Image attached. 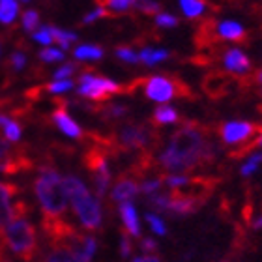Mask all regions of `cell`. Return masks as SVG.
I'll use <instances>...</instances> for the list:
<instances>
[{"mask_svg":"<svg viewBox=\"0 0 262 262\" xmlns=\"http://www.w3.org/2000/svg\"><path fill=\"white\" fill-rule=\"evenodd\" d=\"M107 15V10H105L103 6H99V8H96L94 11H90L88 15H84V19H82V23L86 25V23H94L96 19H99V17H105Z\"/></svg>","mask_w":262,"mask_h":262,"instance_id":"obj_36","label":"cell"},{"mask_svg":"<svg viewBox=\"0 0 262 262\" xmlns=\"http://www.w3.org/2000/svg\"><path fill=\"white\" fill-rule=\"evenodd\" d=\"M180 120V115L176 113V109L169 107V105H161L154 111L152 122L156 126H165V124H174V122Z\"/></svg>","mask_w":262,"mask_h":262,"instance_id":"obj_17","label":"cell"},{"mask_svg":"<svg viewBox=\"0 0 262 262\" xmlns=\"http://www.w3.org/2000/svg\"><path fill=\"white\" fill-rule=\"evenodd\" d=\"M101 6L107 10V13H122V11L131 10L135 6V2H131V0H109V2H103Z\"/></svg>","mask_w":262,"mask_h":262,"instance_id":"obj_23","label":"cell"},{"mask_svg":"<svg viewBox=\"0 0 262 262\" xmlns=\"http://www.w3.org/2000/svg\"><path fill=\"white\" fill-rule=\"evenodd\" d=\"M131 262H161V260H159L158 255H144V257H139Z\"/></svg>","mask_w":262,"mask_h":262,"instance_id":"obj_40","label":"cell"},{"mask_svg":"<svg viewBox=\"0 0 262 262\" xmlns=\"http://www.w3.org/2000/svg\"><path fill=\"white\" fill-rule=\"evenodd\" d=\"M120 90H122L120 84H116L115 81H111L107 77L94 75L92 71L82 73L81 79H79V86H77V94L81 98L94 99V101L109 99L111 96L118 94Z\"/></svg>","mask_w":262,"mask_h":262,"instance_id":"obj_6","label":"cell"},{"mask_svg":"<svg viewBox=\"0 0 262 262\" xmlns=\"http://www.w3.org/2000/svg\"><path fill=\"white\" fill-rule=\"evenodd\" d=\"M73 88V81H53L51 84H47V92L51 94H62V92H68V90H71Z\"/></svg>","mask_w":262,"mask_h":262,"instance_id":"obj_29","label":"cell"},{"mask_svg":"<svg viewBox=\"0 0 262 262\" xmlns=\"http://www.w3.org/2000/svg\"><path fill=\"white\" fill-rule=\"evenodd\" d=\"M53 120H55L56 126L60 127V131H64L68 137H73V139H82L84 137L81 126L68 115V111L64 107H56L55 113H53Z\"/></svg>","mask_w":262,"mask_h":262,"instance_id":"obj_12","label":"cell"},{"mask_svg":"<svg viewBox=\"0 0 262 262\" xmlns=\"http://www.w3.org/2000/svg\"><path fill=\"white\" fill-rule=\"evenodd\" d=\"M156 23H158V27L172 28L178 25V19L174 15H170V13H159V15H156Z\"/></svg>","mask_w":262,"mask_h":262,"instance_id":"obj_33","label":"cell"},{"mask_svg":"<svg viewBox=\"0 0 262 262\" xmlns=\"http://www.w3.org/2000/svg\"><path fill=\"white\" fill-rule=\"evenodd\" d=\"M213 159V150L201 126L184 124L170 135L167 146L159 154V163L172 174L193 170Z\"/></svg>","mask_w":262,"mask_h":262,"instance_id":"obj_1","label":"cell"},{"mask_svg":"<svg viewBox=\"0 0 262 262\" xmlns=\"http://www.w3.org/2000/svg\"><path fill=\"white\" fill-rule=\"evenodd\" d=\"M120 215H122V221H124V227H126V230H127V234L129 236H141L139 215H137V210L131 202H124V204H120Z\"/></svg>","mask_w":262,"mask_h":262,"instance_id":"obj_16","label":"cell"},{"mask_svg":"<svg viewBox=\"0 0 262 262\" xmlns=\"http://www.w3.org/2000/svg\"><path fill=\"white\" fill-rule=\"evenodd\" d=\"M34 191L38 196L41 210L45 213V221H56L68 210V191L64 186V178L53 169H43L34 182Z\"/></svg>","mask_w":262,"mask_h":262,"instance_id":"obj_2","label":"cell"},{"mask_svg":"<svg viewBox=\"0 0 262 262\" xmlns=\"http://www.w3.org/2000/svg\"><path fill=\"white\" fill-rule=\"evenodd\" d=\"M146 221H148V225L152 227V230L156 232V234H161V236H163L165 232H167V227H165L163 219L159 217V215H156V213H148V215H146Z\"/></svg>","mask_w":262,"mask_h":262,"instance_id":"obj_28","label":"cell"},{"mask_svg":"<svg viewBox=\"0 0 262 262\" xmlns=\"http://www.w3.org/2000/svg\"><path fill=\"white\" fill-rule=\"evenodd\" d=\"M73 71H75V66L73 64L62 66L60 70L55 73V81H70V77L73 75Z\"/></svg>","mask_w":262,"mask_h":262,"instance_id":"obj_34","label":"cell"},{"mask_svg":"<svg viewBox=\"0 0 262 262\" xmlns=\"http://www.w3.org/2000/svg\"><path fill=\"white\" fill-rule=\"evenodd\" d=\"M34 39L39 41L41 45H51L53 43V34H51V28L49 27L38 28V30L34 32Z\"/></svg>","mask_w":262,"mask_h":262,"instance_id":"obj_31","label":"cell"},{"mask_svg":"<svg viewBox=\"0 0 262 262\" xmlns=\"http://www.w3.org/2000/svg\"><path fill=\"white\" fill-rule=\"evenodd\" d=\"M142 249L146 251V255H150V253L156 255V253H158V244H156L152 238H146V240H142Z\"/></svg>","mask_w":262,"mask_h":262,"instance_id":"obj_38","label":"cell"},{"mask_svg":"<svg viewBox=\"0 0 262 262\" xmlns=\"http://www.w3.org/2000/svg\"><path fill=\"white\" fill-rule=\"evenodd\" d=\"M116 56L120 58V60L124 62H131V64H137V62H141L139 60V55H135L133 53V49H129V47H116Z\"/></svg>","mask_w":262,"mask_h":262,"instance_id":"obj_30","label":"cell"},{"mask_svg":"<svg viewBox=\"0 0 262 262\" xmlns=\"http://www.w3.org/2000/svg\"><path fill=\"white\" fill-rule=\"evenodd\" d=\"M144 94L148 99L158 101V103H167L178 96H187L189 88L182 84L178 79L167 75H154L150 79H144Z\"/></svg>","mask_w":262,"mask_h":262,"instance_id":"obj_5","label":"cell"},{"mask_svg":"<svg viewBox=\"0 0 262 262\" xmlns=\"http://www.w3.org/2000/svg\"><path fill=\"white\" fill-rule=\"evenodd\" d=\"M116 142L126 150H139L150 142V133L144 126H126L120 129Z\"/></svg>","mask_w":262,"mask_h":262,"instance_id":"obj_9","label":"cell"},{"mask_svg":"<svg viewBox=\"0 0 262 262\" xmlns=\"http://www.w3.org/2000/svg\"><path fill=\"white\" fill-rule=\"evenodd\" d=\"M2 129H4V137L8 142H17L21 139V126L15 120H11V118L6 122V126Z\"/></svg>","mask_w":262,"mask_h":262,"instance_id":"obj_25","label":"cell"},{"mask_svg":"<svg viewBox=\"0 0 262 262\" xmlns=\"http://www.w3.org/2000/svg\"><path fill=\"white\" fill-rule=\"evenodd\" d=\"M86 167L90 169L94 176V184H96V193L103 196L107 193V187L111 184V170L105 159V154L101 150H90L86 154Z\"/></svg>","mask_w":262,"mask_h":262,"instance_id":"obj_7","label":"cell"},{"mask_svg":"<svg viewBox=\"0 0 262 262\" xmlns=\"http://www.w3.org/2000/svg\"><path fill=\"white\" fill-rule=\"evenodd\" d=\"M161 186H163V176L161 178H154V180H146V182H142V186H141V191L144 193V195H150L154 196L156 193L161 189Z\"/></svg>","mask_w":262,"mask_h":262,"instance_id":"obj_26","label":"cell"},{"mask_svg":"<svg viewBox=\"0 0 262 262\" xmlns=\"http://www.w3.org/2000/svg\"><path fill=\"white\" fill-rule=\"evenodd\" d=\"M180 8H182V11L186 13V17L193 19V17H199V15H202V13H204V10H206V4H204V2H201V0H182Z\"/></svg>","mask_w":262,"mask_h":262,"instance_id":"obj_22","label":"cell"},{"mask_svg":"<svg viewBox=\"0 0 262 262\" xmlns=\"http://www.w3.org/2000/svg\"><path fill=\"white\" fill-rule=\"evenodd\" d=\"M15 195V186L0 182V229H6L15 219V206H13V196Z\"/></svg>","mask_w":262,"mask_h":262,"instance_id":"obj_10","label":"cell"},{"mask_svg":"<svg viewBox=\"0 0 262 262\" xmlns=\"http://www.w3.org/2000/svg\"><path fill=\"white\" fill-rule=\"evenodd\" d=\"M77 60H99L103 56V49L98 45H81L73 51Z\"/></svg>","mask_w":262,"mask_h":262,"instance_id":"obj_20","label":"cell"},{"mask_svg":"<svg viewBox=\"0 0 262 262\" xmlns=\"http://www.w3.org/2000/svg\"><path fill=\"white\" fill-rule=\"evenodd\" d=\"M64 186L71 204H73L77 217L81 219L82 227L86 230L99 229V225H101V208H99L98 199L88 191L86 186L77 176H66Z\"/></svg>","mask_w":262,"mask_h":262,"instance_id":"obj_3","label":"cell"},{"mask_svg":"<svg viewBox=\"0 0 262 262\" xmlns=\"http://www.w3.org/2000/svg\"><path fill=\"white\" fill-rule=\"evenodd\" d=\"M260 127H262V126H260Z\"/></svg>","mask_w":262,"mask_h":262,"instance_id":"obj_43","label":"cell"},{"mask_svg":"<svg viewBox=\"0 0 262 262\" xmlns=\"http://www.w3.org/2000/svg\"><path fill=\"white\" fill-rule=\"evenodd\" d=\"M251 227H253V229H262V212L251 221Z\"/></svg>","mask_w":262,"mask_h":262,"instance_id":"obj_41","label":"cell"},{"mask_svg":"<svg viewBox=\"0 0 262 262\" xmlns=\"http://www.w3.org/2000/svg\"><path fill=\"white\" fill-rule=\"evenodd\" d=\"M260 163H262V154H253L251 158L247 159V163L242 167V174H244V176L253 174V172L258 169V165H260Z\"/></svg>","mask_w":262,"mask_h":262,"instance_id":"obj_27","label":"cell"},{"mask_svg":"<svg viewBox=\"0 0 262 262\" xmlns=\"http://www.w3.org/2000/svg\"><path fill=\"white\" fill-rule=\"evenodd\" d=\"M39 58L43 62H47V64L49 62H58V60H64V53L58 49H45L39 53Z\"/></svg>","mask_w":262,"mask_h":262,"instance_id":"obj_32","label":"cell"},{"mask_svg":"<svg viewBox=\"0 0 262 262\" xmlns=\"http://www.w3.org/2000/svg\"><path fill=\"white\" fill-rule=\"evenodd\" d=\"M81 240V236L75 234L68 242H58L55 244V249L49 253L47 262H84L77 251V244Z\"/></svg>","mask_w":262,"mask_h":262,"instance_id":"obj_11","label":"cell"},{"mask_svg":"<svg viewBox=\"0 0 262 262\" xmlns=\"http://www.w3.org/2000/svg\"><path fill=\"white\" fill-rule=\"evenodd\" d=\"M215 36L223 39H232V41H244L247 36L246 28L236 21H223L215 25Z\"/></svg>","mask_w":262,"mask_h":262,"instance_id":"obj_15","label":"cell"},{"mask_svg":"<svg viewBox=\"0 0 262 262\" xmlns=\"http://www.w3.org/2000/svg\"><path fill=\"white\" fill-rule=\"evenodd\" d=\"M10 64L15 68V70H23L25 66H27V56L23 55V53H15V55L10 58Z\"/></svg>","mask_w":262,"mask_h":262,"instance_id":"obj_37","label":"cell"},{"mask_svg":"<svg viewBox=\"0 0 262 262\" xmlns=\"http://www.w3.org/2000/svg\"><path fill=\"white\" fill-rule=\"evenodd\" d=\"M49 28H51V34H53V41H56V43L60 45V49H70L71 43L77 39L75 34L66 32L62 28H56V27H49Z\"/></svg>","mask_w":262,"mask_h":262,"instance_id":"obj_21","label":"cell"},{"mask_svg":"<svg viewBox=\"0 0 262 262\" xmlns=\"http://www.w3.org/2000/svg\"><path fill=\"white\" fill-rule=\"evenodd\" d=\"M139 191H141V186H139L133 178L124 176V178H120V180L116 182V186L113 187V191H111V199H113L115 202L124 204V202L131 201V199H133Z\"/></svg>","mask_w":262,"mask_h":262,"instance_id":"obj_13","label":"cell"},{"mask_svg":"<svg viewBox=\"0 0 262 262\" xmlns=\"http://www.w3.org/2000/svg\"><path fill=\"white\" fill-rule=\"evenodd\" d=\"M167 58H169V53L165 49H150V47L142 49L141 55H139V60L146 66H156L158 62H163Z\"/></svg>","mask_w":262,"mask_h":262,"instance_id":"obj_19","label":"cell"},{"mask_svg":"<svg viewBox=\"0 0 262 262\" xmlns=\"http://www.w3.org/2000/svg\"><path fill=\"white\" fill-rule=\"evenodd\" d=\"M122 257H129L131 255V244L127 240V236H122Z\"/></svg>","mask_w":262,"mask_h":262,"instance_id":"obj_39","label":"cell"},{"mask_svg":"<svg viewBox=\"0 0 262 262\" xmlns=\"http://www.w3.org/2000/svg\"><path fill=\"white\" fill-rule=\"evenodd\" d=\"M6 246L10 247L11 253L17 255L21 260L30 262L38 251V236L34 230L32 223L25 217H15L4 230H2Z\"/></svg>","mask_w":262,"mask_h":262,"instance_id":"obj_4","label":"cell"},{"mask_svg":"<svg viewBox=\"0 0 262 262\" xmlns=\"http://www.w3.org/2000/svg\"><path fill=\"white\" fill-rule=\"evenodd\" d=\"M255 81L260 82V84H262V71H258V73H257V77H255Z\"/></svg>","mask_w":262,"mask_h":262,"instance_id":"obj_42","label":"cell"},{"mask_svg":"<svg viewBox=\"0 0 262 262\" xmlns=\"http://www.w3.org/2000/svg\"><path fill=\"white\" fill-rule=\"evenodd\" d=\"M23 27L27 32H36L39 27V13L36 10H27L23 13Z\"/></svg>","mask_w":262,"mask_h":262,"instance_id":"obj_24","label":"cell"},{"mask_svg":"<svg viewBox=\"0 0 262 262\" xmlns=\"http://www.w3.org/2000/svg\"><path fill=\"white\" fill-rule=\"evenodd\" d=\"M225 70L232 71V73H247L251 70V60L247 58L240 49H229L223 56Z\"/></svg>","mask_w":262,"mask_h":262,"instance_id":"obj_14","label":"cell"},{"mask_svg":"<svg viewBox=\"0 0 262 262\" xmlns=\"http://www.w3.org/2000/svg\"><path fill=\"white\" fill-rule=\"evenodd\" d=\"M142 13H148V15H159V4L158 2H139L135 4Z\"/></svg>","mask_w":262,"mask_h":262,"instance_id":"obj_35","label":"cell"},{"mask_svg":"<svg viewBox=\"0 0 262 262\" xmlns=\"http://www.w3.org/2000/svg\"><path fill=\"white\" fill-rule=\"evenodd\" d=\"M260 133V126H255L251 122H227L223 124V127L219 129V135L223 139L225 144H244L246 146L249 139H255V137Z\"/></svg>","mask_w":262,"mask_h":262,"instance_id":"obj_8","label":"cell"},{"mask_svg":"<svg viewBox=\"0 0 262 262\" xmlns=\"http://www.w3.org/2000/svg\"><path fill=\"white\" fill-rule=\"evenodd\" d=\"M19 15V2L15 0H0V23L11 25Z\"/></svg>","mask_w":262,"mask_h":262,"instance_id":"obj_18","label":"cell"}]
</instances>
